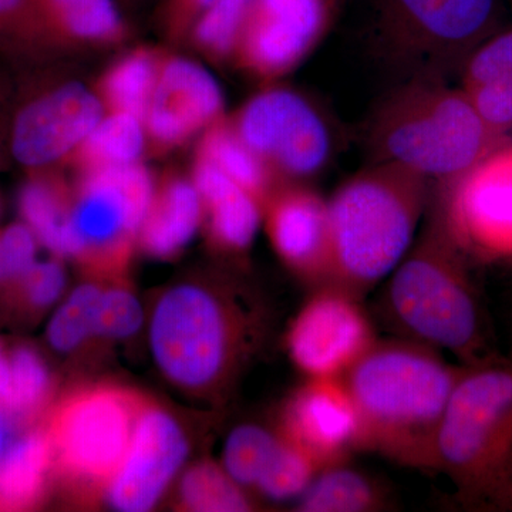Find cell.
Segmentation results:
<instances>
[{"label":"cell","instance_id":"obj_1","mask_svg":"<svg viewBox=\"0 0 512 512\" xmlns=\"http://www.w3.org/2000/svg\"><path fill=\"white\" fill-rule=\"evenodd\" d=\"M466 367L413 340L377 339L340 377L359 417V451L434 473L441 421Z\"/></svg>","mask_w":512,"mask_h":512},{"label":"cell","instance_id":"obj_2","mask_svg":"<svg viewBox=\"0 0 512 512\" xmlns=\"http://www.w3.org/2000/svg\"><path fill=\"white\" fill-rule=\"evenodd\" d=\"M264 329V311L231 282L175 285L154 306L151 352L170 382L220 396L254 355Z\"/></svg>","mask_w":512,"mask_h":512},{"label":"cell","instance_id":"obj_3","mask_svg":"<svg viewBox=\"0 0 512 512\" xmlns=\"http://www.w3.org/2000/svg\"><path fill=\"white\" fill-rule=\"evenodd\" d=\"M468 265L429 205L423 231L389 275L382 309L400 338L474 366L494 357Z\"/></svg>","mask_w":512,"mask_h":512},{"label":"cell","instance_id":"obj_4","mask_svg":"<svg viewBox=\"0 0 512 512\" xmlns=\"http://www.w3.org/2000/svg\"><path fill=\"white\" fill-rule=\"evenodd\" d=\"M431 202L426 178L389 163H373L328 200L332 284L365 298L412 248Z\"/></svg>","mask_w":512,"mask_h":512},{"label":"cell","instance_id":"obj_5","mask_svg":"<svg viewBox=\"0 0 512 512\" xmlns=\"http://www.w3.org/2000/svg\"><path fill=\"white\" fill-rule=\"evenodd\" d=\"M508 141L494 133L461 87L436 80L403 82L370 120L375 163L406 168L431 184L466 173Z\"/></svg>","mask_w":512,"mask_h":512},{"label":"cell","instance_id":"obj_6","mask_svg":"<svg viewBox=\"0 0 512 512\" xmlns=\"http://www.w3.org/2000/svg\"><path fill=\"white\" fill-rule=\"evenodd\" d=\"M436 473L468 510L512 511V360L466 367L441 421Z\"/></svg>","mask_w":512,"mask_h":512},{"label":"cell","instance_id":"obj_7","mask_svg":"<svg viewBox=\"0 0 512 512\" xmlns=\"http://www.w3.org/2000/svg\"><path fill=\"white\" fill-rule=\"evenodd\" d=\"M500 20V0H373L370 32L403 82H448Z\"/></svg>","mask_w":512,"mask_h":512},{"label":"cell","instance_id":"obj_8","mask_svg":"<svg viewBox=\"0 0 512 512\" xmlns=\"http://www.w3.org/2000/svg\"><path fill=\"white\" fill-rule=\"evenodd\" d=\"M156 190L144 163L76 174L63 258L92 271L119 272L138 241Z\"/></svg>","mask_w":512,"mask_h":512},{"label":"cell","instance_id":"obj_9","mask_svg":"<svg viewBox=\"0 0 512 512\" xmlns=\"http://www.w3.org/2000/svg\"><path fill=\"white\" fill-rule=\"evenodd\" d=\"M232 127L284 183H308L328 167L333 137L328 121L308 97L265 84L235 113Z\"/></svg>","mask_w":512,"mask_h":512},{"label":"cell","instance_id":"obj_10","mask_svg":"<svg viewBox=\"0 0 512 512\" xmlns=\"http://www.w3.org/2000/svg\"><path fill=\"white\" fill-rule=\"evenodd\" d=\"M430 208L468 262H512V143L439 184Z\"/></svg>","mask_w":512,"mask_h":512},{"label":"cell","instance_id":"obj_11","mask_svg":"<svg viewBox=\"0 0 512 512\" xmlns=\"http://www.w3.org/2000/svg\"><path fill=\"white\" fill-rule=\"evenodd\" d=\"M144 403L114 386L80 390L63 403L49 431L53 460L70 480L106 487L126 454Z\"/></svg>","mask_w":512,"mask_h":512},{"label":"cell","instance_id":"obj_12","mask_svg":"<svg viewBox=\"0 0 512 512\" xmlns=\"http://www.w3.org/2000/svg\"><path fill=\"white\" fill-rule=\"evenodd\" d=\"M340 0H254L232 66L264 84L291 74L330 30Z\"/></svg>","mask_w":512,"mask_h":512},{"label":"cell","instance_id":"obj_13","mask_svg":"<svg viewBox=\"0 0 512 512\" xmlns=\"http://www.w3.org/2000/svg\"><path fill=\"white\" fill-rule=\"evenodd\" d=\"M379 339L363 299L338 285L312 289L286 333V350L306 377H342Z\"/></svg>","mask_w":512,"mask_h":512},{"label":"cell","instance_id":"obj_14","mask_svg":"<svg viewBox=\"0 0 512 512\" xmlns=\"http://www.w3.org/2000/svg\"><path fill=\"white\" fill-rule=\"evenodd\" d=\"M104 116L92 86L62 80L26 101L10 130V151L32 171L66 165L84 138Z\"/></svg>","mask_w":512,"mask_h":512},{"label":"cell","instance_id":"obj_15","mask_svg":"<svg viewBox=\"0 0 512 512\" xmlns=\"http://www.w3.org/2000/svg\"><path fill=\"white\" fill-rule=\"evenodd\" d=\"M227 114L224 93L212 73L195 60L164 50L143 120L148 153L184 146Z\"/></svg>","mask_w":512,"mask_h":512},{"label":"cell","instance_id":"obj_16","mask_svg":"<svg viewBox=\"0 0 512 512\" xmlns=\"http://www.w3.org/2000/svg\"><path fill=\"white\" fill-rule=\"evenodd\" d=\"M264 224L275 254L311 289L332 284L333 248L328 200L308 183L284 181L264 204Z\"/></svg>","mask_w":512,"mask_h":512},{"label":"cell","instance_id":"obj_17","mask_svg":"<svg viewBox=\"0 0 512 512\" xmlns=\"http://www.w3.org/2000/svg\"><path fill=\"white\" fill-rule=\"evenodd\" d=\"M188 456V440L170 413L144 404L120 466L106 485L111 507L146 512L163 497Z\"/></svg>","mask_w":512,"mask_h":512},{"label":"cell","instance_id":"obj_18","mask_svg":"<svg viewBox=\"0 0 512 512\" xmlns=\"http://www.w3.org/2000/svg\"><path fill=\"white\" fill-rule=\"evenodd\" d=\"M279 430L322 470L359 451V417L340 377H306L286 400Z\"/></svg>","mask_w":512,"mask_h":512},{"label":"cell","instance_id":"obj_19","mask_svg":"<svg viewBox=\"0 0 512 512\" xmlns=\"http://www.w3.org/2000/svg\"><path fill=\"white\" fill-rule=\"evenodd\" d=\"M204 205V222L215 249L242 256L264 222V204L207 161L194 158L190 174Z\"/></svg>","mask_w":512,"mask_h":512},{"label":"cell","instance_id":"obj_20","mask_svg":"<svg viewBox=\"0 0 512 512\" xmlns=\"http://www.w3.org/2000/svg\"><path fill=\"white\" fill-rule=\"evenodd\" d=\"M35 5L57 55L111 49L130 37L119 0H35Z\"/></svg>","mask_w":512,"mask_h":512},{"label":"cell","instance_id":"obj_21","mask_svg":"<svg viewBox=\"0 0 512 512\" xmlns=\"http://www.w3.org/2000/svg\"><path fill=\"white\" fill-rule=\"evenodd\" d=\"M204 224V205L190 175L167 173L156 177V190L137 244L154 258L180 254Z\"/></svg>","mask_w":512,"mask_h":512},{"label":"cell","instance_id":"obj_22","mask_svg":"<svg viewBox=\"0 0 512 512\" xmlns=\"http://www.w3.org/2000/svg\"><path fill=\"white\" fill-rule=\"evenodd\" d=\"M394 498L386 484L346 463L323 468L298 498L303 512H382Z\"/></svg>","mask_w":512,"mask_h":512},{"label":"cell","instance_id":"obj_23","mask_svg":"<svg viewBox=\"0 0 512 512\" xmlns=\"http://www.w3.org/2000/svg\"><path fill=\"white\" fill-rule=\"evenodd\" d=\"M163 53L158 47H133L100 74L92 87L104 113L130 114L144 120Z\"/></svg>","mask_w":512,"mask_h":512},{"label":"cell","instance_id":"obj_24","mask_svg":"<svg viewBox=\"0 0 512 512\" xmlns=\"http://www.w3.org/2000/svg\"><path fill=\"white\" fill-rule=\"evenodd\" d=\"M148 153L144 121L123 113H104L66 165L74 174L143 163Z\"/></svg>","mask_w":512,"mask_h":512},{"label":"cell","instance_id":"obj_25","mask_svg":"<svg viewBox=\"0 0 512 512\" xmlns=\"http://www.w3.org/2000/svg\"><path fill=\"white\" fill-rule=\"evenodd\" d=\"M194 158L217 167L239 187L251 192L262 204L282 183L262 158L238 136L229 120V114L198 137Z\"/></svg>","mask_w":512,"mask_h":512},{"label":"cell","instance_id":"obj_26","mask_svg":"<svg viewBox=\"0 0 512 512\" xmlns=\"http://www.w3.org/2000/svg\"><path fill=\"white\" fill-rule=\"evenodd\" d=\"M73 184L55 168L33 171L19 195L23 221L43 247L63 258L64 231L72 205Z\"/></svg>","mask_w":512,"mask_h":512},{"label":"cell","instance_id":"obj_27","mask_svg":"<svg viewBox=\"0 0 512 512\" xmlns=\"http://www.w3.org/2000/svg\"><path fill=\"white\" fill-rule=\"evenodd\" d=\"M53 461L49 433L33 431L0 456V504L26 507L39 497Z\"/></svg>","mask_w":512,"mask_h":512},{"label":"cell","instance_id":"obj_28","mask_svg":"<svg viewBox=\"0 0 512 512\" xmlns=\"http://www.w3.org/2000/svg\"><path fill=\"white\" fill-rule=\"evenodd\" d=\"M254 0H215L195 20L187 42L214 64H232Z\"/></svg>","mask_w":512,"mask_h":512},{"label":"cell","instance_id":"obj_29","mask_svg":"<svg viewBox=\"0 0 512 512\" xmlns=\"http://www.w3.org/2000/svg\"><path fill=\"white\" fill-rule=\"evenodd\" d=\"M181 503L197 512H244L254 510L247 488L239 485L225 468L202 461L181 478Z\"/></svg>","mask_w":512,"mask_h":512},{"label":"cell","instance_id":"obj_30","mask_svg":"<svg viewBox=\"0 0 512 512\" xmlns=\"http://www.w3.org/2000/svg\"><path fill=\"white\" fill-rule=\"evenodd\" d=\"M281 439L279 430L272 431L254 423L241 424L225 441L222 467L239 485L255 490Z\"/></svg>","mask_w":512,"mask_h":512},{"label":"cell","instance_id":"obj_31","mask_svg":"<svg viewBox=\"0 0 512 512\" xmlns=\"http://www.w3.org/2000/svg\"><path fill=\"white\" fill-rule=\"evenodd\" d=\"M103 288L82 284L57 308L47 326V340L60 353H72L96 336L97 313Z\"/></svg>","mask_w":512,"mask_h":512},{"label":"cell","instance_id":"obj_32","mask_svg":"<svg viewBox=\"0 0 512 512\" xmlns=\"http://www.w3.org/2000/svg\"><path fill=\"white\" fill-rule=\"evenodd\" d=\"M320 470L315 458L282 434L281 443L254 491L269 500H293L305 493Z\"/></svg>","mask_w":512,"mask_h":512},{"label":"cell","instance_id":"obj_33","mask_svg":"<svg viewBox=\"0 0 512 512\" xmlns=\"http://www.w3.org/2000/svg\"><path fill=\"white\" fill-rule=\"evenodd\" d=\"M0 50L10 56H56L35 0H0Z\"/></svg>","mask_w":512,"mask_h":512},{"label":"cell","instance_id":"obj_34","mask_svg":"<svg viewBox=\"0 0 512 512\" xmlns=\"http://www.w3.org/2000/svg\"><path fill=\"white\" fill-rule=\"evenodd\" d=\"M10 386L5 416H26L42 406L50 390V373L39 353L19 348L9 357Z\"/></svg>","mask_w":512,"mask_h":512},{"label":"cell","instance_id":"obj_35","mask_svg":"<svg viewBox=\"0 0 512 512\" xmlns=\"http://www.w3.org/2000/svg\"><path fill=\"white\" fill-rule=\"evenodd\" d=\"M461 86L512 80V28L498 29L468 57L461 70Z\"/></svg>","mask_w":512,"mask_h":512},{"label":"cell","instance_id":"obj_36","mask_svg":"<svg viewBox=\"0 0 512 512\" xmlns=\"http://www.w3.org/2000/svg\"><path fill=\"white\" fill-rule=\"evenodd\" d=\"M144 323V311L136 296L120 286L103 289L97 313L96 336L124 340L136 335Z\"/></svg>","mask_w":512,"mask_h":512},{"label":"cell","instance_id":"obj_37","mask_svg":"<svg viewBox=\"0 0 512 512\" xmlns=\"http://www.w3.org/2000/svg\"><path fill=\"white\" fill-rule=\"evenodd\" d=\"M463 90L484 123L494 133L508 137L512 130V80H495Z\"/></svg>","mask_w":512,"mask_h":512},{"label":"cell","instance_id":"obj_38","mask_svg":"<svg viewBox=\"0 0 512 512\" xmlns=\"http://www.w3.org/2000/svg\"><path fill=\"white\" fill-rule=\"evenodd\" d=\"M39 244L25 222L0 231V284L20 279L32 268Z\"/></svg>","mask_w":512,"mask_h":512},{"label":"cell","instance_id":"obj_39","mask_svg":"<svg viewBox=\"0 0 512 512\" xmlns=\"http://www.w3.org/2000/svg\"><path fill=\"white\" fill-rule=\"evenodd\" d=\"M20 281L30 306L46 309L62 298L66 289V271L57 259L36 261Z\"/></svg>","mask_w":512,"mask_h":512},{"label":"cell","instance_id":"obj_40","mask_svg":"<svg viewBox=\"0 0 512 512\" xmlns=\"http://www.w3.org/2000/svg\"><path fill=\"white\" fill-rule=\"evenodd\" d=\"M215 0H163L160 8V28L165 39L174 45L187 42L195 20L200 18Z\"/></svg>","mask_w":512,"mask_h":512},{"label":"cell","instance_id":"obj_41","mask_svg":"<svg viewBox=\"0 0 512 512\" xmlns=\"http://www.w3.org/2000/svg\"><path fill=\"white\" fill-rule=\"evenodd\" d=\"M9 386H10L9 357H6L5 353H3L2 348H0V410L3 409V406H5L6 400H8Z\"/></svg>","mask_w":512,"mask_h":512},{"label":"cell","instance_id":"obj_42","mask_svg":"<svg viewBox=\"0 0 512 512\" xmlns=\"http://www.w3.org/2000/svg\"><path fill=\"white\" fill-rule=\"evenodd\" d=\"M5 414L0 413V456L9 447V427L6 423Z\"/></svg>","mask_w":512,"mask_h":512},{"label":"cell","instance_id":"obj_43","mask_svg":"<svg viewBox=\"0 0 512 512\" xmlns=\"http://www.w3.org/2000/svg\"><path fill=\"white\" fill-rule=\"evenodd\" d=\"M121 5H124V3H127V5H136L137 2H140V0H119Z\"/></svg>","mask_w":512,"mask_h":512},{"label":"cell","instance_id":"obj_44","mask_svg":"<svg viewBox=\"0 0 512 512\" xmlns=\"http://www.w3.org/2000/svg\"><path fill=\"white\" fill-rule=\"evenodd\" d=\"M510 2H511V6H512V0H510Z\"/></svg>","mask_w":512,"mask_h":512}]
</instances>
